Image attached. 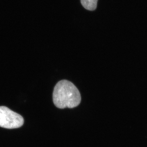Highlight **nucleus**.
Wrapping results in <instances>:
<instances>
[{"label":"nucleus","mask_w":147,"mask_h":147,"mask_svg":"<svg viewBox=\"0 0 147 147\" xmlns=\"http://www.w3.org/2000/svg\"><path fill=\"white\" fill-rule=\"evenodd\" d=\"M53 98L54 105L60 109L76 108L82 101L81 93L77 87L65 79L61 80L55 85Z\"/></svg>","instance_id":"f257e3e1"},{"label":"nucleus","mask_w":147,"mask_h":147,"mask_svg":"<svg viewBox=\"0 0 147 147\" xmlns=\"http://www.w3.org/2000/svg\"><path fill=\"white\" fill-rule=\"evenodd\" d=\"M24 118L5 106H0V127L7 129L18 128L24 125Z\"/></svg>","instance_id":"f03ea898"},{"label":"nucleus","mask_w":147,"mask_h":147,"mask_svg":"<svg viewBox=\"0 0 147 147\" xmlns=\"http://www.w3.org/2000/svg\"><path fill=\"white\" fill-rule=\"evenodd\" d=\"M98 0H81L82 6L87 10L94 11L97 7Z\"/></svg>","instance_id":"7ed1b4c3"}]
</instances>
